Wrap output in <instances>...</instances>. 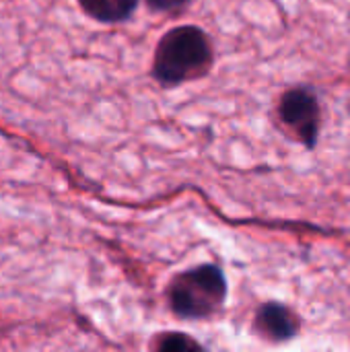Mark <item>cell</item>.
<instances>
[{
  "mask_svg": "<svg viewBox=\"0 0 350 352\" xmlns=\"http://www.w3.org/2000/svg\"><path fill=\"white\" fill-rule=\"evenodd\" d=\"M212 64V45L208 35L194 25H184L167 31L153 60V76L161 85H179L200 78Z\"/></svg>",
  "mask_w": 350,
  "mask_h": 352,
  "instance_id": "cell-1",
  "label": "cell"
},
{
  "mask_svg": "<svg viewBox=\"0 0 350 352\" xmlns=\"http://www.w3.org/2000/svg\"><path fill=\"white\" fill-rule=\"evenodd\" d=\"M169 307L184 320H204L221 309L227 297V278L215 264L196 266L173 278L167 291Z\"/></svg>",
  "mask_w": 350,
  "mask_h": 352,
  "instance_id": "cell-2",
  "label": "cell"
},
{
  "mask_svg": "<svg viewBox=\"0 0 350 352\" xmlns=\"http://www.w3.org/2000/svg\"><path fill=\"white\" fill-rule=\"evenodd\" d=\"M278 116L285 128L305 146H314L320 134V103L314 91L295 87L281 97Z\"/></svg>",
  "mask_w": 350,
  "mask_h": 352,
  "instance_id": "cell-3",
  "label": "cell"
},
{
  "mask_svg": "<svg viewBox=\"0 0 350 352\" xmlns=\"http://www.w3.org/2000/svg\"><path fill=\"white\" fill-rule=\"evenodd\" d=\"M254 326L260 332V336L270 342H287L295 338L299 332V322L295 314L287 305H281V303L262 305L256 314Z\"/></svg>",
  "mask_w": 350,
  "mask_h": 352,
  "instance_id": "cell-4",
  "label": "cell"
},
{
  "mask_svg": "<svg viewBox=\"0 0 350 352\" xmlns=\"http://www.w3.org/2000/svg\"><path fill=\"white\" fill-rule=\"evenodd\" d=\"M138 0H78V6L99 23L126 21L136 10Z\"/></svg>",
  "mask_w": 350,
  "mask_h": 352,
  "instance_id": "cell-5",
  "label": "cell"
},
{
  "mask_svg": "<svg viewBox=\"0 0 350 352\" xmlns=\"http://www.w3.org/2000/svg\"><path fill=\"white\" fill-rule=\"evenodd\" d=\"M157 349L159 351H186V349H200V344L186 334H165L159 338Z\"/></svg>",
  "mask_w": 350,
  "mask_h": 352,
  "instance_id": "cell-6",
  "label": "cell"
},
{
  "mask_svg": "<svg viewBox=\"0 0 350 352\" xmlns=\"http://www.w3.org/2000/svg\"><path fill=\"white\" fill-rule=\"evenodd\" d=\"M146 2L157 12H175L190 4V0H146Z\"/></svg>",
  "mask_w": 350,
  "mask_h": 352,
  "instance_id": "cell-7",
  "label": "cell"
}]
</instances>
